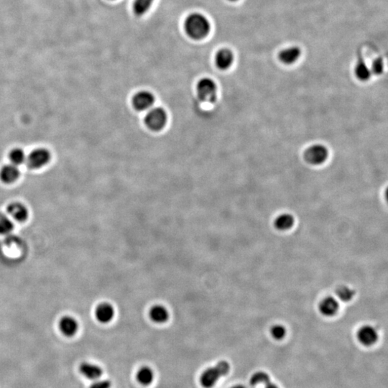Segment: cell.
<instances>
[{"instance_id":"cell-23","label":"cell","mask_w":388,"mask_h":388,"mask_svg":"<svg viewBox=\"0 0 388 388\" xmlns=\"http://www.w3.org/2000/svg\"><path fill=\"white\" fill-rule=\"evenodd\" d=\"M271 382L270 376L268 374L264 372H255L252 377H251L250 383L252 386H258L259 384H266Z\"/></svg>"},{"instance_id":"cell-13","label":"cell","mask_w":388,"mask_h":388,"mask_svg":"<svg viewBox=\"0 0 388 388\" xmlns=\"http://www.w3.org/2000/svg\"><path fill=\"white\" fill-rule=\"evenodd\" d=\"M59 329L62 334L66 337H73L78 331V322L73 317L65 316L60 321Z\"/></svg>"},{"instance_id":"cell-17","label":"cell","mask_w":388,"mask_h":388,"mask_svg":"<svg viewBox=\"0 0 388 388\" xmlns=\"http://www.w3.org/2000/svg\"><path fill=\"white\" fill-rule=\"evenodd\" d=\"M150 317L155 323H163L169 319V312L163 306L156 305L151 308Z\"/></svg>"},{"instance_id":"cell-31","label":"cell","mask_w":388,"mask_h":388,"mask_svg":"<svg viewBox=\"0 0 388 388\" xmlns=\"http://www.w3.org/2000/svg\"><path fill=\"white\" fill-rule=\"evenodd\" d=\"M230 1H238V0H230Z\"/></svg>"},{"instance_id":"cell-14","label":"cell","mask_w":388,"mask_h":388,"mask_svg":"<svg viewBox=\"0 0 388 388\" xmlns=\"http://www.w3.org/2000/svg\"><path fill=\"white\" fill-rule=\"evenodd\" d=\"M339 305L338 301L334 299L332 296L325 298L320 303L319 310L323 315L326 316H332L335 315L338 311Z\"/></svg>"},{"instance_id":"cell-7","label":"cell","mask_w":388,"mask_h":388,"mask_svg":"<svg viewBox=\"0 0 388 388\" xmlns=\"http://www.w3.org/2000/svg\"><path fill=\"white\" fill-rule=\"evenodd\" d=\"M155 97L152 93L148 91H141L137 93L132 99V105L138 111L149 110L154 105Z\"/></svg>"},{"instance_id":"cell-27","label":"cell","mask_w":388,"mask_h":388,"mask_svg":"<svg viewBox=\"0 0 388 388\" xmlns=\"http://www.w3.org/2000/svg\"><path fill=\"white\" fill-rule=\"evenodd\" d=\"M370 69H371L372 74H375V75L379 76L383 74V70H384V63H383V59L380 58H376L372 62Z\"/></svg>"},{"instance_id":"cell-4","label":"cell","mask_w":388,"mask_h":388,"mask_svg":"<svg viewBox=\"0 0 388 388\" xmlns=\"http://www.w3.org/2000/svg\"><path fill=\"white\" fill-rule=\"evenodd\" d=\"M329 150L321 144L309 147L304 154L305 161L311 165H322L329 158Z\"/></svg>"},{"instance_id":"cell-6","label":"cell","mask_w":388,"mask_h":388,"mask_svg":"<svg viewBox=\"0 0 388 388\" xmlns=\"http://www.w3.org/2000/svg\"><path fill=\"white\" fill-rule=\"evenodd\" d=\"M50 154L46 149H36L33 151L26 158L28 166L31 169H39L50 161Z\"/></svg>"},{"instance_id":"cell-9","label":"cell","mask_w":388,"mask_h":388,"mask_svg":"<svg viewBox=\"0 0 388 388\" xmlns=\"http://www.w3.org/2000/svg\"><path fill=\"white\" fill-rule=\"evenodd\" d=\"M234 57L233 51L228 48H222L217 52L215 57V63L220 70H227L231 67L234 62Z\"/></svg>"},{"instance_id":"cell-8","label":"cell","mask_w":388,"mask_h":388,"mask_svg":"<svg viewBox=\"0 0 388 388\" xmlns=\"http://www.w3.org/2000/svg\"><path fill=\"white\" fill-rule=\"evenodd\" d=\"M357 339L364 346H372L378 341V332L373 326L365 325L358 331Z\"/></svg>"},{"instance_id":"cell-5","label":"cell","mask_w":388,"mask_h":388,"mask_svg":"<svg viewBox=\"0 0 388 388\" xmlns=\"http://www.w3.org/2000/svg\"><path fill=\"white\" fill-rule=\"evenodd\" d=\"M168 116L163 109L156 107L149 110L145 118L147 127L153 131H160L165 127Z\"/></svg>"},{"instance_id":"cell-26","label":"cell","mask_w":388,"mask_h":388,"mask_svg":"<svg viewBox=\"0 0 388 388\" xmlns=\"http://www.w3.org/2000/svg\"><path fill=\"white\" fill-rule=\"evenodd\" d=\"M271 335L277 340H283L286 335V329L283 325L276 324L271 328Z\"/></svg>"},{"instance_id":"cell-1","label":"cell","mask_w":388,"mask_h":388,"mask_svg":"<svg viewBox=\"0 0 388 388\" xmlns=\"http://www.w3.org/2000/svg\"><path fill=\"white\" fill-rule=\"evenodd\" d=\"M184 27L188 36L195 40L204 39L211 30L209 20L200 13H193L189 15L186 19Z\"/></svg>"},{"instance_id":"cell-30","label":"cell","mask_w":388,"mask_h":388,"mask_svg":"<svg viewBox=\"0 0 388 388\" xmlns=\"http://www.w3.org/2000/svg\"><path fill=\"white\" fill-rule=\"evenodd\" d=\"M230 388H245V387L242 386V385H236V386H233V387Z\"/></svg>"},{"instance_id":"cell-20","label":"cell","mask_w":388,"mask_h":388,"mask_svg":"<svg viewBox=\"0 0 388 388\" xmlns=\"http://www.w3.org/2000/svg\"><path fill=\"white\" fill-rule=\"evenodd\" d=\"M295 222L294 217L290 214H280L276 218L275 226L278 230L285 231L293 227Z\"/></svg>"},{"instance_id":"cell-12","label":"cell","mask_w":388,"mask_h":388,"mask_svg":"<svg viewBox=\"0 0 388 388\" xmlns=\"http://www.w3.org/2000/svg\"><path fill=\"white\" fill-rule=\"evenodd\" d=\"M115 309L111 304L103 303L96 309V317L100 323H110L115 317Z\"/></svg>"},{"instance_id":"cell-15","label":"cell","mask_w":388,"mask_h":388,"mask_svg":"<svg viewBox=\"0 0 388 388\" xmlns=\"http://www.w3.org/2000/svg\"><path fill=\"white\" fill-rule=\"evenodd\" d=\"M7 212L11 217L17 222H23L28 219V209L20 203H12L7 207Z\"/></svg>"},{"instance_id":"cell-16","label":"cell","mask_w":388,"mask_h":388,"mask_svg":"<svg viewBox=\"0 0 388 388\" xmlns=\"http://www.w3.org/2000/svg\"><path fill=\"white\" fill-rule=\"evenodd\" d=\"M20 176V171L16 165L11 164L3 167L0 170V179L5 184H12Z\"/></svg>"},{"instance_id":"cell-22","label":"cell","mask_w":388,"mask_h":388,"mask_svg":"<svg viewBox=\"0 0 388 388\" xmlns=\"http://www.w3.org/2000/svg\"><path fill=\"white\" fill-rule=\"evenodd\" d=\"M336 293H337V296H338L339 299L341 301L348 302V301H351L354 298V295H355V291L350 288L349 287L342 285V286L339 287L337 288Z\"/></svg>"},{"instance_id":"cell-3","label":"cell","mask_w":388,"mask_h":388,"mask_svg":"<svg viewBox=\"0 0 388 388\" xmlns=\"http://www.w3.org/2000/svg\"><path fill=\"white\" fill-rule=\"evenodd\" d=\"M197 94L204 103H214L217 100V86L214 80L203 78L197 83Z\"/></svg>"},{"instance_id":"cell-25","label":"cell","mask_w":388,"mask_h":388,"mask_svg":"<svg viewBox=\"0 0 388 388\" xmlns=\"http://www.w3.org/2000/svg\"><path fill=\"white\" fill-rule=\"evenodd\" d=\"M9 159L12 164L17 166L26 161V156L21 149H14L9 154Z\"/></svg>"},{"instance_id":"cell-10","label":"cell","mask_w":388,"mask_h":388,"mask_svg":"<svg viewBox=\"0 0 388 388\" xmlns=\"http://www.w3.org/2000/svg\"><path fill=\"white\" fill-rule=\"evenodd\" d=\"M301 55V50L299 47L292 46L284 48L278 55L280 62L285 65L294 64L299 61Z\"/></svg>"},{"instance_id":"cell-28","label":"cell","mask_w":388,"mask_h":388,"mask_svg":"<svg viewBox=\"0 0 388 388\" xmlns=\"http://www.w3.org/2000/svg\"><path fill=\"white\" fill-rule=\"evenodd\" d=\"M112 383L109 380L97 379L94 380L89 388H111Z\"/></svg>"},{"instance_id":"cell-19","label":"cell","mask_w":388,"mask_h":388,"mask_svg":"<svg viewBox=\"0 0 388 388\" xmlns=\"http://www.w3.org/2000/svg\"><path fill=\"white\" fill-rule=\"evenodd\" d=\"M138 383L143 386H148L154 382V372L151 367L143 366L139 369L136 375Z\"/></svg>"},{"instance_id":"cell-2","label":"cell","mask_w":388,"mask_h":388,"mask_svg":"<svg viewBox=\"0 0 388 388\" xmlns=\"http://www.w3.org/2000/svg\"><path fill=\"white\" fill-rule=\"evenodd\" d=\"M230 365L226 361H220L216 365L205 370L200 376V383L204 388H212L220 378L230 372Z\"/></svg>"},{"instance_id":"cell-11","label":"cell","mask_w":388,"mask_h":388,"mask_svg":"<svg viewBox=\"0 0 388 388\" xmlns=\"http://www.w3.org/2000/svg\"><path fill=\"white\" fill-rule=\"evenodd\" d=\"M79 370L85 378L91 380L99 379L103 374L102 367L91 362H83L80 365Z\"/></svg>"},{"instance_id":"cell-29","label":"cell","mask_w":388,"mask_h":388,"mask_svg":"<svg viewBox=\"0 0 388 388\" xmlns=\"http://www.w3.org/2000/svg\"><path fill=\"white\" fill-rule=\"evenodd\" d=\"M265 388H277V386H276V385L273 384V383H271V382H270L269 383H268V384L266 385V387H265Z\"/></svg>"},{"instance_id":"cell-21","label":"cell","mask_w":388,"mask_h":388,"mask_svg":"<svg viewBox=\"0 0 388 388\" xmlns=\"http://www.w3.org/2000/svg\"><path fill=\"white\" fill-rule=\"evenodd\" d=\"M154 0H135L133 3V10L138 15L146 14L152 6Z\"/></svg>"},{"instance_id":"cell-18","label":"cell","mask_w":388,"mask_h":388,"mask_svg":"<svg viewBox=\"0 0 388 388\" xmlns=\"http://www.w3.org/2000/svg\"><path fill=\"white\" fill-rule=\"evenodd\" d=\"M354 74L360 81H367L371 78L372 74L370 67L362 59L358 60L354 69Z\"/></svg>"},{"instance_id":"cell-24","label":"cell","mask_w":388,"mask_h":388,"mask_svg":"<svg viewBox=\"0 0 388 388\" xmlns=\"http://www.w3.org/2000/svg\"><path fill=\"white\" fill-rule=\"evenodd\" d=\"M14 225L10 220L4 214H0V234H7L12 231Z\"/></svg>"}]
</instances>
